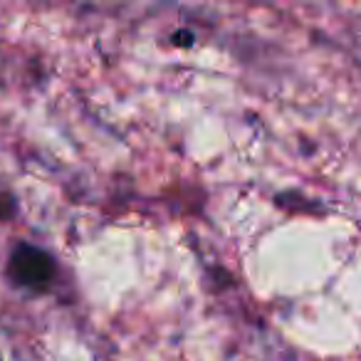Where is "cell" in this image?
Returning a JSON list of instances; mask_svg holds the SVG:
<instances>
[{
    "label": "cell",
    "instance_id": "6da1fadb",
    "mask_svg": "<svg viewBox=\"0 0 361 361\" xmlns=\"http://www.w3.org/2000/svg\"><path fill=\"white\" fill-rule=\"evenodd\" d=\"M52 272H55V265H52L47 252L37 250V247H32V245H20L13 252L11 275L18 285L42 290V287H47V282L52 280Z\"/></svg>",
    "mask_w": 361,
    "mask_h": 361
}]
</instances>
